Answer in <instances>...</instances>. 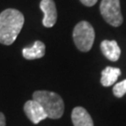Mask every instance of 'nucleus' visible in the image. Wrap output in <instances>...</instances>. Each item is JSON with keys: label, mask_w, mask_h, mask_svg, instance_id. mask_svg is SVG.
<instances>
[{"label": "nucleus", "mask_w": 126, "mask_h": 126, "mask_svg": "<svg viewBox=\"0 0 126 126\" xmlns=\"http://www.w3.org/2000/svg\"><path fill=\"white\" fill-rule=\"evenodd\" d=\"M126 94V79L115 84L113 87V94L118 98H121Z\"/></svg>", "instance_id": "obj_11"}, {"label": "nucleus", "mask_w": 126, "mask_h": 126, "mask_svg": "<svg viewBox=\"0 0 126 126\" xmlns=\"http://www.w3.org/2000/svg\"><path fill=\"white\" fill-rule=\"evenodd\" d=\"M23 110L26 114L27 118L31 121L34 124L39 123L41 121L45 120L47 117L45 110L41 107V105L36 100H29L24 104Z\"/></svg>", "instance_id": "obj_5"}, {"label": "nucleus", "mask_w": 126, "mask_h": 126, "mask_svg": "<svg viewBox=\"0 0 126 126\" xmlns=\"http://www.w3.org/2000/svg\"><path fill=\"white\" fill-rule=\"evenodd\" d=\"M0 126H6V118L2 112H0Z\"/></svg>", "instance_id": "obj_13"}, {"label": "nucleus", "mask_w": 126, "mask_h": 126, "mask_svg": "<svg viewBox=\"0 0 126 126\" xmlns=\"http://www.w3.org/2000/svg\"><path fill=\"white\" fill-rule=\"evenodd\" d=\"M33 99L40 104L48 118L59 119L63 116L64 104L57 94L49 91H36L33 94Z\"/></svg>", "instance_id": "obj_2"}, {"label": "nucleus", "mask_w": 126, "mask_h": 126, "mask_svg": "<svg viewBox=\"0 0 126 126\" xmlns=\"http://www.w3.org/2000/svg\"><path fill=\"white\" fill-rule=\"evenodd\" d=\"M80 2L83 5L87 6V7H92V6L96 4L97 0H80Z\"/></svg>", "instance_id": "obj_12"}, {"label": "nucleus", "mask_w": 126, "mask_h": 126, "mask_svg": "<svg viewBox=\"0 0 126 126\" xmlns=\"http://www.w3.org/2000/svg\"><path fill=\"white\" fill-rule=\"evenodd\" d=\"M24 23L22 12L14 9H5L0 13V43L11 45L16 40Z\"/></svg>", "instance_id": "obj_1"}, {"label": "nucleus", "mask_w": 126, "mask_h": 126, "mask_svg": "<svg viewBox=\"0 0 126 126\" xmlns=\"http://www.w3.org/2000/svg\"><path fill=\"white\" fill-rule=\"evenodd\" d=\"M95 34L94 27L88 22H80L73 31V39L76 47L80 51H89L93 47Z\"/></svg>", "instance_id": "obj_3"}, {"label": "nucleus", "mask_w": 126, "mask_h": 126, "mask_svg": "<svg viewBox=\"0 0 126 126\" xmlns=\"http://www.w3.org/2000/svg\"><path fill=\"white\" fill-rule=\"evenodd\" d=\"M121 69L112 66H108L102 71L101 84L105 87H109L116 83L118 78L121 76Z\"/></svg>", "instance_id": "obj_10"}, {"label": "nucleus", "mask_w": 126, "mask_h": 126, "mask_svg": "<svg viewBox=\"0 0 126 126\" xmlns=\"http://www.w3.org/2000/svg\"><path fill=\"white\" fill-rule=\"evenodd\" d=\"M40 9L44 13L42 23L45 27H52L57 21V10L53 0H41Z\"/></svg>", "instance_id": "obj_6"}, {"label": "nucleus", "mask_w": 126, "mask_h": 126, "mask_svg": "<svg viewBox=\"0 0 126 126\" xmlns=\"http://www.w3.org/2000/svg\"><path fill=\"white\" fill-rule=\"evenodd\" d=\"M71 119L74 126H94V122L90 114L81 107H77L73 109Z\"/></svg>", "instance_id": "obj_8"}, {"label": "nucleus", "mask_w": 126, "mask_h": 126, "mask_svg": "<svg viewBox=\"0 0 126 126\" xmlns=\"http://www.w3.org/2000/svg\"><path fill=\"white\" fill-rule=\"evenodd\" d=\"M101 50L105 57L111 62H116L121 56V49L115 40H103L101 43Z\"/></svg>", "instance_id": "obj_7"}, {"label": "nucleus", "mask_w": 126, "mask_h": 126, "mask_svg": "<svg viewBox=\"0 0 126 126\" xmlns=\"http://www.w3.org/2000/svg\"><path fill=\"white\" fill-rule=\"evenodd\" d=\"M45 44L41 41H36L31 47L24 48L23 50V56L27 60H35L42 58L45 55Z\"/></svg>", "instance_id": "obj_9"}, {"label": "nucleus", "mask_w": 126, "mask_h": 126, "mask_svg": "<svg viewBox=\"0 0 126 126\" xmlns=\"http://www.w3.org/2000/svg\"><path fill=\"white\" fill-rule=\"evenodd\" d=\"M100 12L105 21L114 27L120 26L123 22L120 0H102Z\"/></svg>", "instance_id": "obj_4"}]
</instances>
